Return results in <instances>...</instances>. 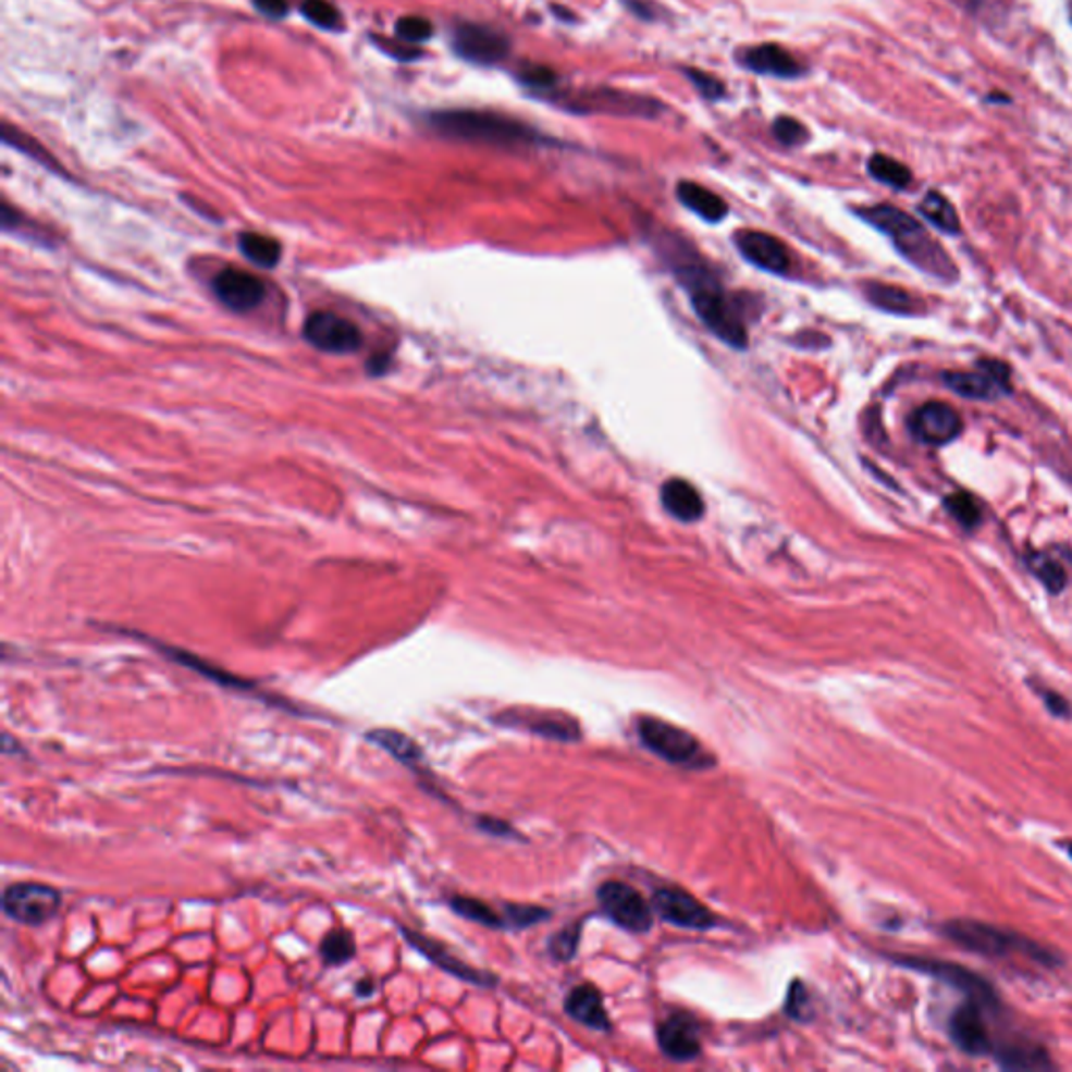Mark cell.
Returning a JSON list of instances; mask_svg holds the SVG:
<instances>
[{
  "label": "cell",
  "mask_w": 1072,
  "mask_h": 1072,
  "mask_svg": "<svg viewBox=\"0 0 1072 1072\" xmlns=\"http://www.w3.org/2000/svg\"><path fill=\"white\" fill-rule=\"evenodd\" d=\"M516 81L541 97H550L551 90H555L559 83L557 74L551 67L539 63H522L516 72Z\"/></svg>",
  "instance_id": "34"
},
{
  "label": "cell",
  "mask_w": 1072,
  "mask_h": 1072,
  "mask_svg": "<svg viewBox=\"0 0 1072 1072\" xmlns=\"http://www.w3.org/2000/svg\"><path fill=\"white\" fill-rule=\"evenodd\" d=\"M637 731L643 746L670 765L691 771L711 769L715 765V756L681 727L654 716H643L637 723Z\"/></svg>",
  "instance_id": "5"
},
{
  "label": "cell",
  "mask_w": 1072,
  "mask_h": 1072,
  "mask_svg": "<svg viewBox=\"0 0 1072 1072\" xmlns=\"http://www.w3.org/2000/svg\"><path fill=\"white\" fill-rule=\"evenodd\" d=\"M61 908V892L56 886L42 882H17L4 888V913L26 926H42L56 917Z\"/></svg>",
  "instance_id": "6"
},
{
  "label": "cell",
  "mask_w": 1072,
  "mask_h": 1072,
  "mask_svg": "<svg viewBox=\"0 0 1072 1072\" xmlns=\"http://www.w3.org/2000/svg\"><path fill=\"white\" fill-rule=\"evenodd\" d=\"M426 124L442 138L503 149L534 147L547 143V137H543V133H539L534 126L498 111L468 108L430 111L426 113Z\"/></svg>",
  "instance_id": "1"
},
{
  "label": "cell",
  "mask_w": 1072,
  "mask_h": 1072,
  "mask_svg": "<svg viewBox=\"0 0 1072 1072\" xmlns=\"http://www.w3.org/2000/svg\"><path fill=\"white\" fill-rule=\"evenodd\" d=\"M942 933L963 949L985 958H1026L1037 963H1053V956L1028 936L1018 935L976 920H951Z\"/></svg>",
  "instance_id": "4"
},
{
  "label": "cell",
  "mask_w": 1072,
  "mask_h": 1072,
  "mask_svg": "<svg viewBox=\"0 0 1072 1072\" xmlns=\"http://www.w3.org/2000/svg\"><path fill=\"white\" fill-rule=\"evenodd\" d=\"M909 432L915 441L942 446L962 434L960 412L942 401H931L909 415Z\"/></svg>",
  "instance_id": "14"
},
{
  "label": "cell",
  "mask_w": 1072,
  "mask_h": 1072,
  "mask_svg": "<svg viewBox=\"0 0 1072 1072\" xmlns=\"http://www.w3.org/2000/svg\"><path fill=\"white\" fill-rule=\"evenodd\" d=\"M578 936H580V926H570V928H566V931H562V933L553 936L550 945L553 958H557V960H572L575 953H577Z\"/></svg>",
  "instance_id": "41"
},
{
  "label": "cell",
  "mask_w": 1072,
  "mask_h": 1072,
  "mask_svg": "<svg viewBox=\"0 0 1072 1072\" xmlns=\"http://www.w3.org/2000/svg\"><path fill=\"white\" fill-rule=\"evenodd\" d=\"M357 993L360 997H369V995H373V993H375V985H373V981H371L369 976H367V978H360L357 983Z\"/></svg>",
  "instance_id": "47"
},
{
  "label": "cell",
  "mask_w": 1072,
  "mask_h": 1072,
  "mask_svg": "<svg viewBox=\"0 0 1072 1072\" xmlns=\"http://www.w3.org/2000/svg\"><path fill=\"white\" fill-rule=\"evenodd\" d=\"M451 47H453L455 56L461 57L464 61L473 63V65H482V67H491L509 56L512 40L501 29L493 28V26L464 22V24H457L453 29Z\"/></svg>",
  "instance_id": "11"
},
{
  "label": "cell",
  "mask_w": 1072,
  "mask_h": 1072,
  "mask_svg": "<svg viewBox=\"0 0 1072 1072\" xmlns=\"http://www.w3.org/2000/svg\"><path fill=\"white\" fill-rule=\"evenodd\" d=\"M2 143L26 153L28 158H32L34 162H38L40 165H45L47 170H53V172H61V165L57 162L56 158L36 140V138L29 137L24 131L11 126L9 122L2 124Z\"/></svg>",
  "instance_id": "29"
},
{
  "label": "cell",
  "mask_w": 1072,
  "mask_h": 1072,
  "mask_svg": "<svg viewBox=\"0 0 1072 1072\" xmlns=\"http://www.w3.org/2000/svg\"><path fill=\"white\" fill-rule=\"evenodd\" d=\"M448 903L455 913H459L469 922H478V924L489 926V928H507V915L505 913L498 915L495 909L486 905L484 901H478L471 897H453Z\"/></svg>",
  "instance_id": "31"
},
{
  "label": "cell",
  "mask_w": 1072,
  "mask_h": 1072,
  "mask_svg": "<svg viewBox=\"0 0 1072 1072\" xmlns=\"http://www.w3.org/2000/svg\"><path fill=\"white\" fill-rule=\"evenodd\" d=\"M394 34L398 40L407 42V45H421V42H428L432 36H434V26L432 22H428L426 17H417V15H409V17H401L394 26Z\"/></svg>",
  "instance_id": "37"
},
{
  "label": "cell",
  "mask_w": 1072,
  "mask_h": 1072,
  "mask_svg": "<svg viewBox=\"0 0 1072 1072\" xmlns=\"http://www.w3.org/2000/svg\"><path fill=\"white\" fill-rule=\"evenodd\" d=\"M736 246L743 258L773 275H786L790 269V251L769 233L763 231H740L736 235Z\"/></svg>",
  "instance_id": "17"
},
{
  "label": "cell",
  "mask_w": 1072,
  "mask_h": 1072,
  "mask_svg": "<svg viewBox=\"0 0 1072 1072\" xmlns=\"http://www.w3.org/2000/svg\"><path fill=\"white\" fill-rule=\"evenodd\" d=\"M771 133L784 147H798V145L809 140V131L804 128V124L798 122L797 118H790V115L775 118Z\"/></svg>",
  "instance_id": "38"
},
{
  "label": "cell",
  "mask_w": 1072,
  "mask_h": 1072,
  "mask_svg": "<svg viewBox=\"0 0 1072 1072\" xmlns=\"http://www.w3.org/2000/svg\"><path fill=\"white\" fill-rule=\"evenodd\" d=\"M566 1012L568 1016L575 1018L577 1022L595 1031L609 1028V1018L605 1012L602 993L591 985H580L570 990V995L566 997Z\"/></svg>",
  "instance_id": "22"
},
{
  "label": "cell",
  "mask_w": 1072,
  "mask_h": 1072,
  "mask_svg": "<svg viewBox=\"0 0 1072 1072\" xmlns=\"http://www.w3.org/2000/svg\"><path fill=\"white\" fill-rule=\"evenodd\" d=\"M662 505L673 518L681 522H695L704 516L702 496L681 478H673L662 486Z\"/></svg>",
  "instance_id": "23"
},
{
  "label": "cell",
  "mask_w": 1072,
  "mask_h": 1072,
  "mask_svg": "<svg viewBox=\"0 0 1072 1072\" xmlns=\"http://www.w3.org/2000/svg\"><path fill=\"white\" fill-rule=\"evenodd\" d=\"M999 1010V1001L974 999L962 1006L949 1022L951 1037L970 1056H995L999 1042L993 1037L987 1014Z\"/></svg>",
  "instance_id": "8"
},
{
  "label": "cell",
  "mask_w": 1072,
  "mask_h": 1072,
  "mask_svg": "<svg viewBox=\"0 0 1072 1072\" xmlns=\"http://www.w3.org/2000/svg\"><path fill=\"white\" fill-rule=\"evenodd\" d=\"M675 269L677 276L688 287L689 298L702 323L725 344L734 348H743L748 342V333L742 317L738 315L731 300L725 296L715 276L708 273V269L693 258H686L681 249H679V260H675Z\"/></svg>",
  "instance_id": "3"
},
{
  "label": "cell",
  "mask_w": 1072,
  "mask_h": 1072,
  "mask_svg": "<svg viewBox=\"0 0 1072 1072\" xmlns=\"http://www.w3.org/2000/svg\"><path fill=\"white\" fill-rule=\"evenodd\" d=\"M256 11L269 20H283L289 13L287 0H251Z\"/></svg>",
  "instance_id": "43"
},
{
  "label": "cell",
  "mask_w": 1072,
  "mask_h": 1072,
  "mask_svg": "<svg viewBox=\"0 0 1072 1072\" xmlns=\"http://www.w3.org/2000/svg\"><path fill=\"white\" fill-rule=\"evenodd\" d=\"M942 384L972 401H995L1012 392L1008 365L987 358L978 360L976 371H945Z\"/></svg>",
  "instance_id": "12"
},
{
  "label": "cell",
  "mask_w": 1072,
  "mask_h": 1072,
  "mask_svg": "<svg viewBox=\"0 0 1072 1072\" xmlns=\"http://www.w3.org/2000/svg\"><path fill=\"white\" fill-rule=\"evenodd\" d=\"M1039 693H1042V698H1044L1047 708H1049L1053 715H1069V704H1067V702H1064L1058 693H1053V691H1045V689H1039Z\"/></svg>",
  "instance_id": "45"
},
{
  "label": "cell",
  "mask_w": 1072,
  "mask_h": 1072,
  "mask_svg": "<svg viewBox=\"0 0 1072 1072\" xmlns=\"http://www.w3.org/2000/svg\"><path fill=\"white\" fill-rule=\"evenodd\" d=\"M652 908L664 922L679 926V928L708 931V928L716 926L715 913L711 909L704 908L698 899H693L689 892L681 890V888L656 890Z\"/></svg>",
  "instance_id": "15"
},
{
  "label": "cell",
  "mask_w": 1072,
  "mask_h": 1072,
  "mask_svg": "<svg viewBox=\"0 0 1072 1072\" xmlns=\"http://www.w3.org/2000/svg\"><path fill=\"white\" fill-rule=\"evenodd\" d=\"M867 172L882 183L892 189H908L913 181V174L908 165L897 162L895 158H888L884 153H874L867 162Z\"/></svg>",
  "instance_id": "30"
},
{
  "label": "cell",
  "mask_w": 1072,
  "mask_h": 1072,
  "mask_svg": "<svg viewBox=\"0 0 1072 1072\" xmlns=\"http://www.w3.org/2000/svg\"><path fill=\"white\" fill-rule=\"evenodd\" d=\"M987 101L989 103H1010V97L1008 95H989Z\"/></svg>",
  "instance_id": "48"
},
{
  "label": "cell",
  "mask_w": 1072,
  "mask_h": 1072,
  "mask_svg": "<svg viewBox=\"0 0 1072 1072\" xmlns=\"http://www.w3.org/2000/svg\"><path fill=\"white\" fill-rule=\"evenodd\" d=\"M738 61H740L743 70L759 74V76L792 81V78H798L804 74V67L797 57L792 56L788 49L773 45V42L742 49L738 53Z\"/></svg>",
  "instance_id": "16"
},
{
  "label": "cell",
  "mask_w": 1072,
  "mask_h": 1072,
  "mask_svg": "<svg viewBox=\"0 0 1072 1072\" xmlns=\"http://www.w3.org/2000/svg\"><path fill=\"white\" fill-rule=\"evenodd\" d=\"M403 935L407 936L409 945H412L419 953H423L430 962L436 963L444 972H448V974H453V976H457V978H461L466 983H471V985H478V987H493V985H496L495 976H491L486 972H480V970L471 968L468 963L457 960L448 949L442 947L439 940L419 935V933H412L409 928H403Z\"/></svg>",
  "instance_id": "19"
},
{
  "label": "cell",
  "mask_w": 1072,
  "mask_h": 1072,
  "mask_svg": "<svg viewBox=\"0 0 1072 1072\" xmlns=\"http://www.w3.org/2000/svg\"><path fill=\"white\" fill-rule=\"evenodd\" d=\"M1067 851H1069V854H1071V859H1072V842H1069V845H1067Z\"/></svg>",
  "instance_id": "49"
},
{
  "label": "cell",
  "mask_w": 1072,
  "mask_h": 1072,
  "mask_svg": "<svg viewBox=\"0 0 1072 1072\" xmlns=\"http://www.w3.org/2000/svg\"><path fill=\"white\" fill-rule=\"evenodd\" d=\"M658 1044L670 1060L677 1062L695 1060L702 1051L700 1026L695 1018L689 1016L688 1012H677L666 1018L658 1026Z\"/></svg>",
  "instance_id": "18"
},
{
  "label": "cell",
  "mask_w": 1072,
  "mask_h": 1072,
  "mask_svg": "<svg viewBox=\"0 0 1072 1072\" xmlns=\"http://www.w3.org/2000/svg\"><path fill=\"white\" fill-rule=\"evenodd\" d=\"M319 953H321V960L330 963V965L348 963L355 958V953H357L355 936L350 935L348 931H344V928H333L323 938V942L319 947Z\"/></svg>",
  "instance_id": "32"
},
{
  "label": "cell",
  "mask_w": 1072,
  "mask_h": 1072,
  "mask_svg": "<svg viewBox=\"0 0 1072 1072\" xmlns=\"http://www.w3.org/2000/svg\"><path fill=\"white\" fill-rule=\"evenodd\" d=\"M625 7L631 11L632 15H637L639 20H645V22H654L658 20L661 15V7L654 4L652 0H623Z\"/></svg>",
  "instance_id": "44"
},
{
  "label": "cell",
  "mask_w": 1072,
  "mask_h": 1072,
  "mask_svg": "<svg viewBox=\"0 0 1072 1072\" xmlns=\"http://www.w3.org/2000/svg\"><path fill=\"white\" fill-rule=\"evenodd\" d=\"M480 827L489 834H496V836H503V834H512V827L509 825L501 824L498 820H482L480 822Z\"/></svg>",
  "instance_id": "46"
},
{
  "label": "cell",
  "mask_w": 1072,
  "mask_h": 1072,
  "mask_svg": "<svg viewBox=\"0 0 1072 1072\" xmlns=\"http://www.w3.org/2000/svg\"><path fill=\"white\" fill-rule=\"evenodd\" d=\"M505 716L509 718V725L522 727V729L545 736L551 740H564V742L580 740V729H578L577 723L572 718H566V716L534 713V711H522V713L509 711Z\"/></svg>",
  "instance_id": "21"
},
{
  "label": "cell",
  "mask_w": 1072,
  "mask_h": 1072,
  "mask_svg": "<svg viewBox=\"0 0 1072 1072\" xmlns=\"http://www.w3.org/2000/svg\"><path fill=\"white\" fill-rule=\"evenodd\" d=\"M304 340L328 355H353L360 350L365 337L357 323L330 310L312 312L304 323Z\"/></svg>",
  "instance_id": "10"
},
{
  "label": "cell",
  "mask_w": 1072,
  "mask_h": 1072,
  "mask_svg": "<svg viewBox=\"0 0 1072 1072\" xmlns=\"http://www.w3.org/2000/svg\"><path fill=\"white\" fill-rule=\"evenodd\" d=\"M677 197L693 214H698L702 221L713 222V224L725 221V217L729 212L723 197H718L716 193L698 185V183H691V181H681L677 185Z\"/></svg>",
  "instance_id": "24"
},
{
  "label": "cell",
  "mask_w": 1072,
  "mask_h": 1072,
  "mask_svg": "<svg viewBox=\"0 0 1072 1072\" xmlns=\"http://www.w3.org/2000/svg\"><path fill=\"white\" fill-rule=\"evenodd\" d=\"M945 509L962 523L965 530H974L983 522V512L976 498L968 493H953L945 498Z\"/></svg>",
  "instance_id": "36"
},
{
  "label": "cell",
  "mask_w": 1072,
  "mask_h": 1072,
  "mask_svg": "<svg viewBox=\"0 0 1072 1072\" xmlns=\"http://www.w3.org/2000/svg\"><path fill=\"white\" fill-rule=\"evenodd\" d=\"M300 13L312 26L325 32H340L344 28L342 13L331 4L330 0H303Z\"/></svg>",
  "instance_id": "35"
},
{
  "label": "cell",
  "mask_w": 1072,
  "mask_h": 1072,
  "mask_svg": "<svg viewBox=\"0 0 1072 1072\" xmlns=\"http://www.w3.org/2000/svg\"><path fill=\"white\" fill-rule=\"evenodd\" d=\"M920 214L931 222L933 226H936L938 231L947 233V235H958L962 231V224H960V217L953 208V204L938 192H928L924 195L922 204H920Z\"/></svg>",
  "instance_id": "27"
},
{
  "label": "cell",
  "mask_w": 1072,
  "mask_h": 1072,
  "mask_svg": "<svg viewBox=\"0 0 1072 1072\" xmlns=\"http://www.w3.org/2000/svg\"><path fill=\"white\" fill-rule=\"evenodd\" d=\"M786 1012L794 1018V1020H811V1016H813L811 995H809V990L804 989V985L800 981H794L792 987L788 990Z\"/></svg>",
  "instance_id": "40"
},
{
  "label": "cell",
  "mask_w": 1072,
  "mask_h": 1072,
  "mask_svg": "<svg viewBox=\"0 0 1072 1072\" xmlns=\"http://www.w3.org/2000/svg\"><path fill=\"white\" fill-rule=\"evenodd\" d=\"M865 294H867L870 303L878 306L882 310H886V312L915 315V312L922 310V303L920 300H915L909 292L901 289V287H895V285L867 283L865 285Z\"/></svg>",
  "instance_id": "26"
},
{
  "label": "cell",
  "mask_w": 1072,
  "mask_h": 1072,
  "mask_svg": "<svg viewBox=\"0 0 1072 1072\" xmlns=\"http://www.w3.org/2000/svg\"><path fill=\"white\" fill-rule=\"evenodd\" d=\"M1028 568L1035 572V577L1039 578L1045 584L1047 591L1051 593H1060L1064 587H1067V570L1062 568V564L1045 553H1035L1028 557Z\"/></svg>",
  "instance_id": "33"
},
{
  "label": "cell",
  "mask_w": 1072,
  "mask_h": 1072,
  "mask_svg": "<svg viewBox=\"0 0 1072 1072\" xmlns=\"http://www.w3.org/2000/svg\"><path fill=\"white\" fill-rule=\"evenodd\" d=\"M365 738H367V742L375 743L378 748L385 750L390 756H394L396 761H401V763H405L409 767H417L421 763V759H423L421 746L412 742L409 736H405L401 731H394V729H373Z\"/></svg>",
  "instance_id": "25"
},
{
  "label": "cell",
  "mask_w": 1072,
  "mask_h": 1072,
  "mask_svg": "<svg viewBox=\"0 0 1072 1072\" xmlns=\"http://www.w3.org/2000/svg\"><path fill=\"white\" fill-rule=\"evenodd\" d=\"M239 249L242 254L251 260L256 267H262V269H273L279 264L281 260V244L269 237V235H262V233H242L239 235Z\"/></svg>",
  "instance_id": "28"
},
{
  "label": "cell",
  "mask_w": 1072,
  "mask_h": 1072,
  "mask_svg": "<svg viewBox=\"0 0 1072 1072\" xmlns=\"http://www.w3.org/2000/svg\"><path fill=\"white\" fill-rule=\"evenodd\" d=\"M597 899L605 915L616 926L629 931L632 935H645L652 931L654 924L652 908L648 905L643 895L629 884L618 880L605 882L597 890Z\"/></svg>",
  "instance_id": "9"
},
{
  "label": "cell",
  "mask_w": 1072,
  "mask_h": 1072,
  "mask_svg": "<svg viewBox=\"0 0 1072 1072\" xmlns=\"http://www.w3.org/2000/svg\"><path fill=\"white\" fill-rule=\"evenodd\" d=\"M375 45H378L384 53H387L390 57H394V59H398V61H412V59L421 57V51H419L417 47L407 45V42H403V40H398V38H396V40H387V38H385V40H380V38H375Z\"/></svg>",
  "instance_id": "42"
},
{
  "label": "cell",
  "mask_w": 1072,
  "mask_h": 1072,
  "mask_svg": "<svg viewBox=\"0 0 1072 1072\" xmlns=\"http://www.w3.org/2000/svg\"><path fill=\"white\" fill-rule=\"evenodd\" d=\"M212 292L222 306L244 315L264 304L269 287L260 276L251 275L244 269L226 267L212 279Z\"/></svg>",
  "instance_id": "13"
},
{
  "label": "cell",
  "mask_w": 1072,
  "mask_h": 1072,
  "mask_svg": "<svg viewBox=\"0 0 1072 1072\" xmlns=\"http://www.w3.org/2000/svg\"><path fill=\"white\" fill-rule=\"evenodd\" d=\"M903 965H909V968H915L924 974H931V976H936L949 985H953L956 989H962L968 997H974V999H985V1001H995L997 995L995 990L990 989L989 983H985L983 978L974 976L972 972H968L962 965H956V963L947 962H935V960H903Z\"/></svg>",
  "instance_id": "20"
},
{
  "label": "cell",
  "mask_w": 1072,
  "mask_h": 1072,
  "mask_svg": "<svg viewBox=\"0 0 1072 1072\" xmlns=\"http://www.w3.org/2000/svg\"><path fill=\"white\" fill-rule=\"evenodd\" d=\"M857 214L872 226H876L886 237H890L895 248L899 249V254L915 269L945 283H953L958 279V267L951 262L949 254L933 239V235L920 222L909 217L908 212L888 204H880V206L857 210Z\"/></svg>",
  "instance_id": "2"
},
{
  "label": "cell",
  "mask_w": 1072,
  "mask_h": 1072,
  "mask_svg": "<svg viewBox=\"0 0 1072 1072\" xmlns=\"http://www.w3.org/2000/svg\"><path fill=\"white\" fill-rule=\"evenodd\" d=\"M686 76H688L689 83L693 84V88H695V90H698L704 99H708V101H718V99H723V97L727 95V90H725L723 83H720L716 76H713V74H708V72H702V70H695V67H689V70H686Z\"/></svg>",
  "instance_id": "39"
},
{
  "label": "cell",
  "mask_w": 1072,
  "mask_h": 1072,
  "mask_svg": "<svg viewBox=\"0 0 1072 1072\" xmlns=\"http://www.w3.org/2000/svg\"><path fill=\"white\" fill-rule=\"evenodd\" d=\"M559 106L575 113H612V115H639L652 118L658 115L662 106L656 99L641 97L634 93L614 90V88H593L577 93L572 97L559 95Z\"/></svg>",
  "instance_id": "7"
}]
</instances>
